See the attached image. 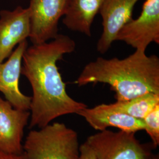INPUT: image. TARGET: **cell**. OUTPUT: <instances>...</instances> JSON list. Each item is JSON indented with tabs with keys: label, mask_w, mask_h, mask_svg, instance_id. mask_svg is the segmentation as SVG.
Segmentation results:
<instances>
[{
	"label": "cell",
	"mask_w": 159,
	"mask_h": 159,
	"mask_svg": "<svg viewBox=\"0 0 159 159\" xmlns=\"http://www.w3.org/2000/svg\"><path fill=\"white\" fill-rule=\"evenodd\" d=\"M29 8L18 6L13 11H0V63L8 58L14 48L29 37Z\"/></svg>",
	"instance_id": "10"
},
{
	"label": "cell",
	"mask_w": 159,
	"mask_h": 159,
	"mask_svg": "<svg viewBox=\"0 0 159 159\" xmlns=\"http://www.w3.org/2000/svg\"><path fill=\"white\" fill-rule=\"evenodd\" d=\"M76 44L67 35L58 34L50 42L33 44L23 54L21 74L29 80L33 90L29 128H42L52 120L76 114L85 104L70 96L57 63L75 50Z\"/></svg>",
	"instance_id": "1"
},
{
	"label": "cell",
	"mask_w": 159,
	"mask_h": 159,
	"mask_svg": "<svg viewBox=\"0 0 159 159\" xmlns=\"http://www.w3.org/2000/svg\"><path fill=\"white\" fill-rule=\"evenodd\" d=\"M150 159H159V154H153Z\"/></svg>",
	"instance_id": "17"
},
{
	"label": "cell",
	"mask_w": 159,
	"mask_h": 159,
	"mask_svg": "<svg viewBox=\"0 0 159 159\" xmlns=\"http://www.w3.org/2000/svg\"><path fill=\"white\" fill-rule=\"evenodd\" d=\"M136 133L100 131L87 138L96 159H150L156 149L152 143H142Z\"/></svg>",
	"instance_id": "4"
},
{
	"label": "cell",
	"mask_w": 159,
	"mask_h": 159,
	"mask_svg": "<svg viewBox=\"0 0 159 159\" xmlns=\"http://www.w3.org/2000/svg\"><path fill=\"white\" fill-rule=\"evenodd\" d=\"M116 41L145 52L152 43L159 44V0H146L140 16L121 29Z\"/></svg>",
	"instance_id": "5"
},
{
	"label": "cell",
	"mask_w": 159,
	"mask_h": 159,
	"mask_svg": "<svg viewBox=\"0 0 159 159\" xmlns=\"http://www.w3.org/2000/svg\"><path fill=\"white\" fill-rule=\"evenodd\" d=\"M159 104V93H149L129 100L104 104L109 110L143 120Z\"/></svg>",
	"instance_id": "13"
},
{
	"label": "cell",
	"mask_w": 159,
	"mask_h": 159,
	"mask_svg": "<svg viewBox=\"0 0 159 159\" xmlns=\"http://www.w3.org/2000/svg\"><path fill=\"white\" fill-rule=\"evenodd\" d=\"M79 159H96L93 149L86 142L80 146Z\"/></svg>",
	"instance_id": "15"
},
{
	"label": "cell",
	"mask_w": 159,
	"mask_h": 159,
	"mask_svg": "<svg viewBox=\"0 0 159 159\" xmlns=\"http://www.w3.org/2000/svg\"><path fill=\"white\" fill-rule=\"evenodd\" d=\"M99 83L110 85L119 102L159 93V58L140 50L123 59L98 57L85 65L75 81L80 87Z\"/></svg>",
	"instance_id": "2"
},
{
	"label": "cell",
	"mask_w": 159,
	"mask_h": 159,
	"mask_svg": "<svg viewBox=\"0 0 159 159\" xmlns=\"http://www.w3.org/2000/svg\"><path fill=\"white\" fill-rule=\"evenodd\" d=\"M80 146L75 131L55 122L30 131L23 151L26 159H79Z\"/></svg>",
	"instance_id": "3"
},
{
	"label": "cell",
	"mask_w": 159,
	"mask_h": 159,
	"mask_svg": "<svg viewBox=\"0 0 159 159\" xmlns=\"http://www.w3.org/2000/svg\"><path fill=\"white\" fill-rule=\"evenodd\" d=\"M139 0H102L99 14L102 17V33L97 50L104 54L110 48L121 29L133 19L135 4Z\"/></svg>",
	"instance_id": "8"
},
{
	"label": "cell",
	"mask_w": 159,
	"mask_h": 159,
	"mask_svg": "<svg viewBox=\"0 0 159 159\" xmlns=\"http://www.w3.org/2000/svg\"><path fill=\"white\" fill-rule=\"evenodd\" d=\"M27 47V40L20 43L6 62L0 63V92L13 107L25 110L30 109L31 97L20 91L19 81L23 54Z\"/></svg>",
	"instance_id": "9"
},
{
	"label": "cell",
	"mask_w": 159,
	"mask_h": 159,
	"mask_svg": "<svg viewBox=\"0 0 159 159\" xmlns=\"http://www.w3.org/2000/svg\"><path fill=\"white\" fill-rule=\"evenodd\" d=\"M77 114L83 117L91 127L99 131L106 130L108 127L133 133L144 130L145 125L143 120L109 110L104 104L93 108L87 107Z\"/></svg>",
	"instance_id": "11"
},
{
	"label": "cell",
	"mask_w": 159,
	"mask_h": 159,
	"mask_svg": "<svg viewBox=\"0 0 159 159\" xmlns=\"http://www.w3.org/2000/svg\"><path fill=\"white\" fill-rule=\"evenodd\" d=\"M102 0H67L63 23L67 29L91 36V27Z\"/></svg>",
	"instance_id": "12"
},
{
	"label": "cell",
	"mask_w": 159,
	"mask_h": 159,
	"mask_svg": "<svg viewBox=\"0 0 159 159\" xmlns=\"http://www.w3.org/2000/svg\"><path fill=\"white\" fill-rule=\"evenodd\" d=\"M144 130L150 137L154 148L159 146V104L143 119Z\"/></svg>",
	"instance_id": "14"
},
{
	"label": "cell",
	"mask_w": 159,
	"mask_h": 159,
	"mask_svg": "<svg viewBox=\"0 0 159 159\" xmlns=\"http://www.w3.org/2000/svg\"><path fill=\"white\" fill-rule=\"evenodd\" d=\"M67 0H30V33L33 44H40L56 39L58 22L64 16Z\"/></svg>",
	"instance_id": "6"
},
{
	"label": "cell",
	"mask_w": 159,
	"mask_h": 159,
	"mask_svg": "<svg viewBox=\"0 0 159 159\" xmlns=\"http://www.w3.org/2000/svg\"><path fill=\"white\" fill-rule=\"evenodd\" d=\"M0 159H26V157L24 153L21 154H14L0 150Z\"/></svg>",
	"instance_id": "16"
},
{
	"label": "cell",
	"mask_w": 159,
	"mask_h": 159,
	"mask_svg": "<svg viewBox=\"0 0 159 159\" xmlns=\"http://www.w3.org/2000/svg\"><path fill=\"white\" fill-rule=\"evenodd\" d=\"M30 114V110L14 108L0 97V150L14 154L24 153V131Z\"/></svg>",
	"instance_id": "7"
}]
</instances>
